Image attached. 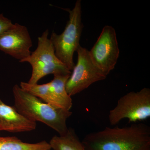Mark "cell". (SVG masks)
Instances as JSON below:
<instances>
[{
    "mask_svg": "<svg viewBox=\"0 0 150 150\" xmlns=\"http://www.w3.org/2000/svg\"><path fill=\"white\" fill-rule=\"evenodd\" d=\"M82 142L86 150H150V128L143 123L106 127L86 135Z\"/></svg>",
    "mask_w": 150,
    "mask_h": 150,
    "instance_id": "cell-1",
    "label": "cell"
},
{
    "mask_svg": "<svg viewBox=\"0 0 150 150\" xmlns=\"http://www.w3.org/2000/svg\"><path fill=\"white\" fill-rule=\"evenodd\" d=\"M13 106L22 115L36 123H44L60 136L67 133V121L72 113L70 110L43 102L18 85L13 86Z\"/></svg>",
    "mask_w": 150,
    "mask_h": 150,
    "instance_id": "cell-2",
    "label": "cell"
},
{
    "mask_svg": "<svg viewBox=\"0 0 150 150\" xmlns=\"http://www.w3.org/2000/svg\"><path fill=\"white\" fill-rule=\"evenodd\" d=\"M67 11L69 13V20L64 31L60 34L52 32L50 39L56 56L71 71L75 66L74 54L80 46V40L83 27L81 1H77L74 8Z\"/></svg>",
    "mask_w": 150,
    "mask_h": 150,
    "instance_id": "cell-3",
    "label": "cell"
},
{
    "mask_svg": "<svg viewBox=\"0 0 150 150\" xmlns=\"http://www.w3.org/2000/svg\"><path fill=\"white\" fill-rule=\"evenodd\" d=\"M46 29L38 38L37 47L30 56L21 63L27 62L32 67L28 83L37 84L40 80L49 74L70 75V71L56 56L53 44L48 38Z\"/></svg>",
    "mask_w": 150,
    "mask_h": 150,
    "instance_id": "cell-4",
    "label": "cell"
},
{
    "mask_svg": "<svg viewBox=\"0 0 150 150\" xmlns=\"http://www.w3.org/2000/svg\"><path fill=\"white\" fill-rule=\"evenodd\" d=\"M150 117V89L144 88L131 91L121 97L108 115L110 125H116L124 119L136 123Z\"/></svg>",
    "mask_w": 150,
    "mask_h": 150,
    "instance_id": "cell-5",
    "label": "cell"
},
{
    "mask_svg": "<svg viewBox=\"0 0 150 150\" xmlns=\"http://www.w3.org/2000/svg\"><path fill=\"white\" fill-rule=\"evenodd\" d=\"M77 61L66 83V90L71 97L88 88L91 84L107 77L94 64L89 51L81 46L76 51Z\"/></svg>",
    "mask_w": 150,
    "mask_h": 150,
    "instance_id": "cell-6",
    "label": "cell"
},
{
    "mask_svg": "<svg viewBox=\"0 0 150 150\" xmlns=\"http://www.w3.org/2000/svg\"><path fill=\"white\" fill-rule=\"evenodd\" d=\"M89 53L94 64L105 75L114 69L120 51L116 32L112 26L107 25L103 28Z\"/></svg>",
    "mask_w": 150,
    "mask_h": 150,
    "instance_id": "cell-7",
    "label": "cell"
},
{
    "mask_svg": "<svg viewBox=\"0 0 150 150\" xmlns=\"http://www.w3.org/2000/svg\"><path fill=\"white\" fill-rule=\"evenodd\" d=\"M32 41L26 26L16 23L0 34V50L21 62L31 52Z\"/></svg>",
    "mask_w": 150,
    "mask_h": 150,
    "instance_id": "cell-8",
    "label": "cell"
},
{
    "mask_svg": "<svg viewBox=\"0 0 150 150\" xmlns=\"http://www.w3.org/2000/svg\"><path fill=\"white\" fill-rule=\"evenodd\" d=\"M36 127V122L25 117L13 106L5 104L0 98V131L23 133L33 131Z\"/></svg>",
    "mask_w": 150,
    "mask_h": 150,
    "instance_id": "cell-9",
    "label": "cell"
},
{
    "mask_svg": "<svg viewBox=\"0 0 150 150\" xmlns=\"http://www.w3.org/2000/svg\"><path fill=\"white\" fill-rule=\"evenodd\" d=\"M70 75H54V79L48 82L55 105L65 110H70L72 100L66 90V83Z\"/></svg>",
    "mask_w": 150,
    "mask_h": 150,
    "instance_id": "cell-10",
    "label": "cell"
},
{
    "mask_svg": "<svg viewBox=\"0 0 150 150\" xmlns=\"http://www.w3.org/2000/svg\"><path fill=\"white\" fill-rule=\"evenodd\" d=\"M53 150H86L74 129L69 128L62 136H54L49 142Z\"/></svg>",
    "mask_w": 150,
    "mask_h": 150,
    "instance_id": "cell-11",
    "label": "cell"
},
{
    "mask_svg": "<svg viewBox=\"0 0 150 150\" xmlns=\"http://www.w3.org/2000/svg\"><path fill=\"white\" fill-rule=\"evenodd\" d=\"M46 141L35 143L22 142L16 137H0V150H51Z\"/></svg>",
    "mask_w": 150,
    "mask_h": 150,
    "instance_id": "cell-12",
    "label": "cell"
},
{
    "mask_svg": "<svg viewBox=\"0 0 150 150\" xmlns=\"http://www.w3.org/2000/svg\"><path fill=\"white\" fill-rule=\"evenodd\" d=\"M19 86L22 88L32 94L43 102L56 106L48 83L43 84H31L25 82H21Z\"/></svg>",
    "mask_w": 150,
    "mask_h": 150,
    "instance_id": "cell-13",
    "label": "cell"
},
{
    "mask_svg": "<svg viewBox=\"0 0 150 150\" xmlns=\"http://www.w3.org/2000/svg\"><path fill=\"white\" fill-rule=\"evenodd\" d=\"M11 21L0 14V34L13 25Z\"/></svg>",
    "mask_w": 150,
    "mask_h": 150,
    "instance_id": "cell-14",
    "label": "cell"
}]
</instances>
